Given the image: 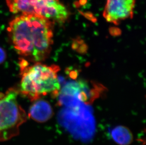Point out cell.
Listing matches in <instances>:
<instances>
[{
  "label": "cell",
  "mask_w": 146,
  "mask_h": 145,
  "mask_svg": "<svg viewBox=\"0 0 146 145\" xmlns=\"http://www.w3.org/2000/svg\"><path fill=\"white\" fill-rule=\"evenodd\" d=\"M53 23L37 15L21 14L10 22L7 30L18 53L33 61H41L51 51Z\"/></svg>",
  "instance_id": "6da1fadb"
},
{
  "label": "cell",
  "mask_w": 146,
  "mask_h": 145,
  "mask_svg": "<svg viewBox=\"0 0 146 145\" xmlns=\"http://www.w3.org/2000/svg\"><path fill=\"white\" fill-rule=\"evenodd\" d=\"M20 91L31 101L42 96L52 95L56 97L61 89L57 73L59 67L46 66L39 62L29 66L26 60L21 61Z\"/></svg>",
  "instance_id": "7a4b0ae2"
},
{
  "label": "cell",
  "mask_w": 146,
  "mask_h": 145,
  "mask_svg": "<svg viewBox=\"0 0 146 145\" xmlns=\"http://www.w3.org/2000/svg\"><path fill=\"white\" fill-rule=\"evenodd\" d=\"M18 92L11 88L0 93V141H7L18 135L19 128L28 115L19 105Z\"/></svg>",
  "instance_id": "3957f363"
},
{
  "label": "cell",
  "mask_w": 146,
  "mask_h": 145,
  "mask_svg": "<svg viewBox=\"0 0 146 145\" xmlns=\"http://www.w3.org/2000/svg\"><path fill=\"white\" fill-rule=\"evenodd\" d=\"M136 0H107L103 16L106 20L118 25L133 15Z\"/></svg>",
  "instance_id": "277c9868"
},
{
  "label": "cell",
  "mask_w": 146,
  "mask_h": 145,
  "mask_svg": "<svg viewBox=\"0 0 146 145\" xmlns=\"http://www.w3.org/2000/svg\"><path fill=\"white\" fill-rule=\"evenodd\" d=\"M36 15L48 19L53 23L62 24L66 22L70 13L59 0H37Z\"/></svg>",
  "instance_id": "5b68a950"
},
{
  "label": "cell",
  "mask_w": 146,
  "mask_h": 145,
  "mask_svg": "<svg viewBox=\"0 0 146 145\" xmlns=\"http://www.w3.org/2000/svg\"><path fill=\"white\" fill-rule=\"evenodd\" d=\"M29 109L28 116L38 123H44L52 117L54 113L48 102L40 99L33 101Z\"/></svg>",
  "instance_id": "8992f818"
},
{
  "label": "cell",
  "mask_w": 146,
  "mask_h": 145,
  "mask_svg": "<svg viewBox=\"0 0 146 145\" xmlns=\"http://www.w3.org/2000/svg\"><path fill=\"white\" fill-rule=\"evenodd\" d=\"M37 0H6L10 11L14 14H36Z\"/></svg>",
  "instance_id": "52a82bcc"
},
{
  "label": "cell",
  "mask_w": 146,
  "mask_h": 145,
  "mask_svg": "<svg viewBox=\"0 0 146 145\" xmlns=\"http://www.w3.org/2000/svg\"><path fill=\"white\" fill-rule=\"evenodd\" d=\"M112 139L120 145H129L132 143L133 137L131 130L125 126H117L111 131Z\"/></svg>",
  "instance_id": "ba28073f"
},
{
  "label": "cell",
  "mask_w": 146,
  "mask_h": 145,
  "mask_svg": "<svg viewBox=\"0 0 146 145\" xmlns=\"http://www.w3.org/2000/svg\"><path fill=\"white\" fill-rule=\"evenodd\" d=\"M6 59L5 52L0 47V64L4 61Z\"/></svg>",
  "instance_id": "9c48e42d"
}]
</instances>
